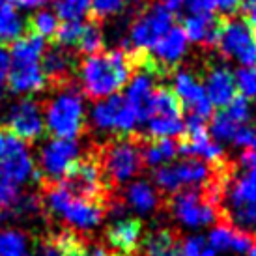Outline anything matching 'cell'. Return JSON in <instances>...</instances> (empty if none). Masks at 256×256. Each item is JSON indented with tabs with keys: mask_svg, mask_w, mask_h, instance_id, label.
<instances>
[{
	"mask_svg": "<svg viewBox=\"0 0 256 256\" xmlns=\"http://www.w3.org/2000/svg\"><path fill=\"white\" fill-rule=\"evenodd\" d=\"M144 50H100L86 56L77 68L80 88L94 101L118 94L133 78L142 64Z\"/></svg>",
	"mask_w": 256,
	"mask_h": 256,
	"instance_id": "6da1fadb",
	"label": "cell"
},
{
	"mask_svg": "<svg viewBox=\"0 0 256 256\" xmlns=\"http://www.w3.org/2000/svg\"><path fill=\"white\" fill-rule=\"evenodd\" d=\"M219 222L256 236V170L226 161L220 170Z\"/></svg>",
	"mask_w": 256,
	"mask_h": 256,
	"instance_id": "7a4b0ae2",
	"label": "cell"
},
{
	"mask_svg": "<svg viewBox=\"0 0 256 256\" xmlns=\"http://www.w3.org/2000/svg\"><path fill=\"white\" fill-rule=\"evenodd\" d=\"M96 157L100 161L103 178L110 189L135 178L144 168L142 152H140V133L116 135L108 142L94 146Z\"/></svg>",
	"mask_w": 256,
	"mask_h": 256,
	"instance_id": "3957f363",
	"label": "cell"
},
{
	"mask_svg": "<svg viewBox=\"0 0 256 256\" xmlns=\"http://www.w3.org/2000/svg\"><path fill=\"white\" fill-rule=\"evenodd\" d=\"M42 202L47 214L54 215L73 230H92L108 214L105 206L77 198L60 184L42 185Z\"/></svg>",
	"mask_w": 256,
	"mask_h": 256,
	"instance_id": "277c9868",
	"label": "cell"
},
{
	"mask_svg": "<svg viewBox=\"0 0 256 256\" xmlns=\"http://www.w3.org/2000/svg\"><path fill=\"white\" fill-rule=\"evenodd\" d=\"M45 128L52 136L75 138L86 129L84 105L78 90L73 86L58 90L45 107Z\"/></svg>",
	"mask_w": 256,
	"mask_h": 256,
	"instance_id": "5b68a950",
	"label": "cell"
},
{
	"mask_svg": "<svg viewBox=\"0 0 256 256\" xmlns=\"http://www.w3.org/2000/svg\"><path fill=\"white\" fill-rule=\"evenodd\" d=\"M219 161L210 163V161H204L198 157H185L184 161L166 163L159 166L154 172V180H156L157 187L170 196L184 189H194V187L208 185L214 180Z\"/></svg>",
	"mask_w": 256,
	"mask_h": 256,
	"instance_id": "8992f818",
	"label": "cell"
},
{
	"mask_svg": "<svg viewBox=\"0 0 256 256\" xmlns=\"http://www.w3.org/2000/svg\"><path fill=\"white\" fill-rule=\"evenodd\" d=\"M172 26H174L172 12H168L159 2H154L136 14L135 21L131 22L129 28V43L124 49L148 52L159 42V38H163Z\"/></svg>",
	"mask_w": 256,
	"mask_h": 256,
	"instance_id": "52a82bcc",
	"label": "cell"
},
{
	"mask_svg": "<svg viewBox=\"0 0 256 256\" xmlns=\"http://www.w3.org/2000/svg\"><path fill=\"white\" fill-rule=\"evenodd\" d=\"M36 176V164L28 146L10 129L0 128V182L21 185Z\"/></svg>",
	"mask_w": 256,
	"mask_h": 256,
	"instance_id": "ba28073f",
	"label": "cell"
},
{
	"mask_svg": "<svg viewBox=\"0 0 256 256\" xmlns=\"http://www.w3.org/2000/svg\"><path fill=\"white\" fill-rule=\"evenodd\" d=\"M78 157L80 146L75 138L50 136L40 150V168L36 170L40 185L58 184Z\"/></svg>",
	"mask_w": 256,
	"mask_h": 256,
	"instance_id": "9c48e42d",
	"label": "cell"
},
{
	"mask_svg": "<svg viewBox=\"0 0 256 256\" xmlns=\"http://www.w3.org/2000/svg\"><path fill=\"white\" fill-rule=\"evenodd\" d=\"M92 122L101 131H112L116 135L138 133L136 129L140 128L135 110L129 107L126 103V98L120 94H114L98 101L92 110Z\"/></svg>",
	"mask_w": 256,
	"mask_h": 256,
	"instance_id": "30bf717a",
	"label": "cell"
},
{
	"mask_svg": "<svg viewBox=\"0 0 256 256\" xmlns=\"http://www.w3.org/2000/svg\"><path fill=\"white\" fill-rule=\"evenodd\" d=\"M219 52L222 58H234L243 66L256 64V34L242 19H226L219 38Z\"/></svg>",
	"mask_w": 256,
	"mask_h": 256,
	"instance_id": "8fae6325",
	"label": "cell"
},
{
	"mask_svg": "<svg viewBox=\"0 0 256 256\" xmlns=\"http://www.w3.org/2000/svg\"><path fill=\"white\" fill-rule=\"evenodd\" d=\"M178 152L185 157H198L210 163L224 157L219 142L210 135L206 120L191 114H187L184 133L178 136Z\"/></svg>",
	"mask_w": 256,
	"mask_h": 256,
	"instance_id": "7c38bea8",
	"label": "cell"
},
{
	"mask_svg": "<svg viewBox=\"0 0 256 256\" xmlns=\"http://www.w3.org/2000/svg\"><path fill=\"white\" fill-rule=\"evenodd\" d=\"M6 129H10L15 136L24 142H34L42 138L45 131V120L40 103L30 98L19 100L14 103L6 116Z\"/></svg>",
	"mask_w": 256,
	"mask_h": 256,
	"instance_id": "4fadbf2b",
	"label": "cell"
},
{
	"mask_svg": "<svg viewBox=\"0 0 256 256\" xmlns=\"http://www.w3.org/2000/svg\"><path fill=\"white\" fill-rule=\"evenodd\" d=\"M47 86L52 90H62L68 86H73V78L77 75V56L70 49L60 45H50L45 49L42 60H40Z\"/></svg>",
	"mask_w": 256,
	"mask_h": 256,
	"instance_id": "5bb4252c",
	"label": "cell"
},
{
	"mask_svg": "<svg viewBox=\"0 0 256 256\" xmlns=\"http://www.w3.org/2000/svg\"><path fill=\"white\" fill-rule=\"evenodd\" d=\"M178 100L184 105V112L198 116L202 120H210L214 116V105L208 98L204 84L189 72H178L174 75V88Z\"/></svg>",
	"mask_w": 256,
	"mask_h": 256,
	"instance_id": "9a60e30c",
	"label": "cell"
},
{
	"mask_svg": "<svg viewBox=\"0 0 256 256\" xmlns=\"http://www.w3.org/2000/svg\"><path fill=\"white\" fill-rule=\"evenodd\" d=\"M250 120V105L247 98L238 96L234 101H230L226 107L219 108L217 112L212 116V124H210V135L215 140H222V142H232L236 133L249 124Z\"/></svg>",
	"mask_w": 256,
	"mask_h": 256,
	"instance_id": "2e32d148",
	"label": "cell"
},
{
	"mask_svg": "<svg viewBox=\"0 0 256 256\" xmlns=\"http://www.w3.org/2000/svg\"><path fill=\"white\" fill-rule=\"evenodd\" d=\"M105 238H107L108 250L114 256L136 254L144 238L142 220L133 219V217H120L107 226Z\"/></svg>",
	"mask_w": 256,
	"mask_h": 256,
	"instance_id": "e0dca14e",
	"label": "cell"
},
{
	"mask_svg": "<svg viewBox=\"0 0 256 256\" xmlns=\"http://www.w3.org/2000/svg\"><path fill=\"white\" fill-rule=\"evenodd\" d=\"M224 21L226 19L222 15H217L214 12L187 14L182 22V30L187 36V42L196 43L204 49H215L219 43Z\"/></svg>",
	"mask_w": 256,
	"mask_h": 256,
	"instance_id": "ac0fdd59",
	"label": "cell"
},
{
	"mask_svg": "<svg viewBox=\"0 0 256 256\" xmlns=\"http://www.w3.org/2000/svg\"><path fill=\"white\" fill-rule=\"evenodd\" d=\"M204 90L212 105L217 108L226 107L230 101H234L238 94V86L234 80V73L224 66H214L206 72L204 78Z\"/></svg>",
	"mask_w": 256,
	"mask_h": 256,
	"instance_id": "d6986e66",
	"label": "cell"
},
{
	"mask_svg": "<svg viewBox=\"0 0 256 256\" xmlns=\"http://www.w3.org/2000/svg\"><path fill=\"white\" fill-rule=\"evenodd\" d=\"M161 196L163 194L157 191L156 185L148 184L144 180H138V182H133L126 189L124 200H120V202L124 204V208L129 206L131 210L138 212V214L148 215L154 214L161 206H166V200H163Z\"/></svg>",
	"mask_w": 256,
	"mask_h": 256,
	"instance_id": "ffe728a7",
	"label": "cell"
},
{
	"mask_svg": "<svg viewBox=\"0 0 256 256\" xmlns=\"http://www.w3.org/2000/svg\"><path fill=\"white\" fill-rule=\"evenodd\" d=\"M8 88L15 94L42 92L47 86L40 62L38 64H12L6 80Z\"/></svg>",
	"mask_w": 256,
	"mask_h": 256,
	"instance_id": "44dd1931",
	"label": "cell"
},
{
	"mask_svg": "<svg viewBox=\"0 0 256 256\" xmlns=\"http://www.w3.org/2000/svg\"><path fill=\"white\" fill-rule=\"evenodd\" d=\"M210 245L215 249V252H240V254H245L249 252L252 243H254V238L245 232H240L232 228L230 224H224V222H219L217 226L210 232Z\"/></svg>",
	"mask_w": 256,
	"mask_h": 256,
	"instance_id": "7402d4cb",
	"label": "cell"
},
{
	"mask_svg": "<svg viewBox=\"0 0 256 256\" xmlns=\"http://www.w3.org/2000/svg\"><path fill=\"white\" fill-rule=\"evenodd\" d=\"M142 256H182V240L172 228H156L140 242Z\"/></svg>",
	"mask_w": 256,
	"mask_h": 256,
	"instance_id": "603a6c76",
	"label": "cell"
},
{
	"mask_svg": "<svg viewBox=\"0 0 256 256\" xmlns=\"http://www.w3.org/2000/svg\"><path fill=\"white\" fill-rule=\"evenodd\" d=\"M142 161L148 166H163L178 156V138H154L140 133Z\"/></svg>",
	"mask_w": 256,
	"mask_h": 256,
	"instance_id": "cb8c5ba5",
	"label": "cell"
},
{
	"mask_svg": "<svg viewBox=\"0 0 256 256\" xmlns=\"http://www.w3.org/2000/svg\"><path fill=\"white\" fill-rule=\"evenodd\" d=\"M184 118V105L168 86H156L150 96L148 118Z\"/></svg>",
	"mask_w": 256,
	"mask_h": 256,
	"instance_id": "d4e9b609",
	"label": "cell"
},
{
	"mask_svg": "<svg viewBox=\"0 0 256 256\" xmlns=\"http://www.w3.org/2000/svg\"><path fill=\"white\" fill-rule=\"evenodd\" d=\"M45 49H47V45L42 36L26 32L12 43V50H10L12 64H38L42 60Z\"/></svg>",
	"mask_w": 256,
	"mask_h": 256,
	"instance_id": "484cf974",
	"label": "cell"
},
{
	"mask_svg": "<svg viewBox=\"0 0 256 256\" xmlns=\"http://www.w3.org/2000/svg\"><path fill=\"white\" fill-rule=\"evenodd\" d=\"M22 34H26V21L12 4H0V47L14 43Z\"/></svg>",
	"mask_w": 256,
	"mask_h": 256,
	"instance_id": "4316f807",
	"label": "cell"
},
{
	"mask_svg": "<svg viewBox=\"0 0 256 256\" xmlns=\"http://www.w3.org/2000/svg\"><path fill=\"white\" fill-rule=\"evenodd\" d=\"M0 256H34L30 238L22 230L2 228L0 230Z\"/></svg>",
	"mask_w": 256,
	"mask_h": 256,
	"instance_id": "83f0119b",
	"label": "cell"
},
{
	"mask_svg": "<svg viewBox=\"0 0 256 256\" xmlns=\"http://www.w3.org/2000/svg\"><path fill=\"white\" fill-rule=\"evenodd\" d=\"M103 49V30H101V22L96 19H88L82 24V34L80 40L77 43L78 52H84V54H96Z\"/></svg>",
	"mask_w": 256,
	"mask_h": 256,
	"instance_id": "f1b7e54d",
	"label": "cell"
},
{
	"mask_svg": "<svg viewBox=\"0 0 256 256\" xmlns=\"http://www.w3.org/2000/svg\"><path fill=\"white\" fill-rule=\"evenodd\" d=\"M58 24H60V19L56 17L54 12H49V10H40L26 21L28 32L42 36L43 40L45 38H54Z\"/></svg>",
	"mask_w": 256,
	"mask_h": 256,
	"instance_id": "f546056e",
	"label": "cell"
},
{
	"mask_svg": "<svg viewBox=\"0 0 256 256\" xmlns=\"http://www.w3.org/2000/svg\"><path fill=\"white\" fill-rule=\"evenodd\" d=\"M90 12V0H56L54 14L60 21H80Z\"/></svg>",
	"mask_w": 256,
	"mask_h": 256,
	"instance_id": "4dcf8cb0",
	"label": "cell"
},
{
	"mask_svg": "<svg viewBox=\"0 0 256 256\" xmlns=\"http://www.w3.org/2000/svg\"><path fill=\"white\" fill-rule=\"evenodd\" d=\"M21 189L19 185L10 184V182H0V222H6L12 219L14 208L21 198Z\"/></svg>",
	"mask_w": 256,
	"mask_h": 256,
	"instance_id": "1f68e13d",
	"label": "cell"
},
{
	"mask_svg": "<svg viewBox=\"0 0 256 256\" xmlns=\"http://www.w3.org/2000/svg\"><path fill=\"white\" fill-rule=\"evenodd\" d=\"M126 6L128 0H90V17L101 22L107 17L118 15Z\"/></svg>",
	"mask_w": 256,
	"mask_h": 256,
	"instance_id": "d6a6232c",
	"label": "cell"
},
{
	"mask_svg": "<svg viewBox=\"0 0 256 256\" xmlns=\"http://www.w3.org/2000/svg\"><path fill=\"white\" fill-rule=\"evenodd\" d=\"M234 80L238 92L243 98H254L256 100V68L254 66H243L234 73Z\"/></svg>",
	"mask_w": 256,
	"mask_h": 256,
	"instance_id": "836d02e7",
	"label": "cell"
},
{
	"mask_svg": "<svg viewBox=\"0 0 256 256\" xmlns=\"http://www.w3.org/2000/svg\"><path fill=\"white\" fill-rule=\"evenodd\" d=\"M182 256H217V252L206 238L191 236L182 243Z\"/></svg>",
	"mask_w": 256,
	"mask_h": 256,
	"instance_id": "e575fe53",
	"label": "cell"
},
{
	"mask_svg": "<svg viewBox=\"0 0 256 256\" xmlns=\"http://www.w3.org/2000/svg\"><path fill=\"white\" fill-rule=\"evenodd\" d=\"M208 12H220V15L224 17H232V15L240 10V2L242 0H202Z\"/></svg>",
	"mask_w": 256,
	"mask_h": 256,
	"instance_id": "d590c367",
	"label": "cell"
},
{
	"mask_svg": "<svg viewBox=\"0 0 256 256\" xmlns=\"http://www.w3.org/2000/svg\"><path fill=\"white\" fill-rule=\"evenodd\" d=\"M36 256H66L62 245L58 243L56 236L50 234L47 238H43L42 243L38 245Z\"/></svg>",
	"mask_w": 256,
	"mask_h": 256,
	"instance_id": "8d00e7d4",
	"label": "cell"
},
{
	"mask_svg": "<svg viewBox=\"0 0 256 256\" xmlns=\"http://www.w3.org/2000/svg\"><path fill=\"white\" fill-rule=\"evenodd\" d=\"M240 12L245 17V22L256 34V0H242L240 2Z\"/></svg>",
	"mask_w": 256,
	"mask_h": 256,
	"instance_id": "74e56055",
	"label": "cell"
},
{
	"mask_svg": "<svg viewBox=\"0 0 256 256\" xmlns=\"http://www.w3.org/2000/svg\"><path fill=\"white\" fill-rule=\"evenodd\" d=\"M10 66H12V58H10V50L0 47V98L4 92V86L8 80V73H10Z\"/></svg>",
	"mask_w": 256,
	"mask_h": 256,
	"instance_id": "f35d334b",
	"label": "cell"
},
{
	"mask_svg": "<svg viewBox=\"0 0 256 256\" xmlns=\"http://www.w3.org/2000/svg\"><path fill=\"white\" fill-rule=\"evenodd\" d=\"M8 4H12L15 10H38V8L45 6L50 0H4Z\"/></svg>",
	"mask_w": 256,
	"mask_h": 256,
	"instance_id": "ab89813d",
	"label": "cell"
},
{
	"mask_svg": "<svg viewBox=\"0 0 256 256\" xmlns=\"http://www.w3.org/2000/svg\"><path fill=\"white\" fill-rule=\"evenodd\" d=\"M161 6H164L168 12H182V10H185V6H187V2L189 0H157Z\"/></svg>",
	"mask_w": 256,
	"mask_h": 256,
	"instance_id": "60d3db41",
	"label": "cell"
},
{
	"mask_svg": "<svg viewBox=\"0 0 256 256\" xmlns=\"http://www.w3.org/2000/svg\"><path fill=\"white\" fill-rule=\"evenodd\" d=\"M249 256H256V242L252 243V247H250V250H249Z\"/></svg>",
	"mask_w": 256,
	"mask_h": 256,
	"instance_id": "b9f144b4",
	"label": "cell"
},
{
	"mask_svg": "<svg viewBox=\"0 0 256 256\" xmlns=\"http://www.w3.org/2000/svg\"><path fill=\"white\" fill-rule=\"evenodd\" d=\"M131 256H142V254H131Z\"/></svg>",
	"mask_w": 256,
	"mask_h": 256,
	"instance_id": "7bdbcfd3",
	"label": "cell"
},
{
	"mask_svg": "<svg viewBox=\"0 0 256 256\" xmlns=\"http://www.w3.org/2000/svg\"><path fill=\"white\" fill-rule=\"evenodd\" d=\"M2 2H4V0H0V4H2Z\"/></svg>",
	"mask_w": 256,
	"mask_h": 256,
	"instance_id": "ee69618b",
	"label": "cell"
}]
</instances>
